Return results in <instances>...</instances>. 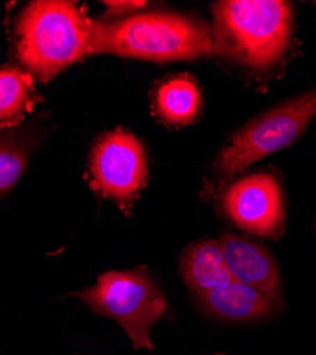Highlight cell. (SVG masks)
Returning a JSON list of instances; mask_svg holds the SVG:
<instances>
[{
  "label": "cell",
  "mask_w": 316,
  "mask_h": 355,
  "mask_svg": "<svg viewBox=\"0 0 316 355\" xmlns=\"http://www.w3.org/2000/svg\"><path fill=\"white\" fill-rule=\"evenodd\" d=\"M218 243L233 280L264 293L281 307L282 283L271 253L261 245L229 233L224 234Z\"/></svg>",
  "instance_id": "obj_8"
},
{
  "label": "cell",
  "mask_w": 316,
  "mask_h": 355,
  "mask_svg": "<svg viewBox=\"0 0 316 355\" xmlns=\"http://www.w3.org/2000/svg\"><path fill=\"white\" fill-rule=\"evenodd\" d=\"M195 299L207 314L226 322L258 321L279 309L264 293L235 280L215 290L198 293Z\"/></svg>",
  "instance_id": "obj_9"
},
{
  "label": "cell",
  "mask_w": 316,
  "mask_h": 355,
  "mask_svg": "<svg viewBox=\"0 0 316 355\" xmlns=\"http://www.w3.org/2000/svg\"><path fill=\"white\" fill-rule=\"evenodd\" d=\"M215 355H221V354H215Z\"/></svg>",
  "instance_id": "obj_15"
},
{
  "label": "cell",
  "mask_w": 316,
  "mask_h": 355,
  "mask_svg": "<svg viewBox=\"0 0 316 355\" xmlns=\"http://www.w3.org/2000/svg\"><path fill=\"white\" fill-rule=\"evenodd\" d=\"M42 138L43 127L38 123L17 128L0 127V196L10 192L19 182Z\"/></svg>",
  "instance_id": "obj_11"
},
{
  "label": "cell",
  "mask_w": 316,
  "mask_h": 355,
  "mask_svg": "<svg viewBox=\"0 0 316 355\" xmlns=\"http://www.w3.org/2000/svg\"><path fill=\"white\" fill-rule=\"evenodd\" d=\"M222 209L242 230L278 239L285 229V203L279 182L269 173H253L222 195Z\"/></svg>",
  "instance_id": "obj_7"
},
{
  "label": "cell",
  "mask_w": 316,
  "mask_h": 355,
  "mask_svg": "<svg viewBox=\"0 0 316 355\" xmlns=\"http://www.w3.org/2000/svg\"><path fill=\"white\" fill-rule=\"evenodd\" d=\"M92 19L74 2L36 0L17 16L15 51L23 70L42 83L90 54Z\"/></svg>",
  "instance_id": "obj_2"
},
{
  "label": "cell",
  "mask_w": 316,
  "mask_h": 355,
  "mask_svg": "<svg viewBox=\"0 0 316 355\" xmlns=\"http://www.w3.org/2000/svg\"><path fill=\"white\" fill-rule=\"evenodd\" d=\"M90 35V54L178 62L213 53V35L207 24L176 13H140L116 21L92 19Z\"/></svg>",
  "instance_id": "obj_1"
},
{
  "label": "cell",
  "mask_w": 316,
  "mask_h": 355,
  "mask_svg": "<svg viewBox=\"0 0 316 355\" xmlns=\"http://www.w3.org/2000/svg\"><path fill=\"white\" fill-rule=\"evenodd\" d=\"M40 97L33 77L15 66L0 67V127L17 128Z\"/></svg>",
  "instance_id": "obj_13"
},
{
  "label": "cell",
  "mask_w": 316,
  "mask_h": 355,
  "mask_svg": "<svg viewBox=\"0 0 316 355\" xmlns=\"http://www.w3.org/2000/svg\"><path fill=\"white\" fill-rule=\"evenodd\" d=\"M154 107L160 120L168 125H187L198 116L203 97L197 81L188 74L172 76L156 90Z\"/></svg>",
  "instance_id": "obj_12"
},
{
  "label": "cell",
  "mask_w": 316,
  "mask_h": 355,
  "mask_svg": "<svg viewBox=\"0 0 316 355\" xmlns=\"http://www.w3.org/2000/svg\"><path fill=\"white\" fill-rule=\"evenodd\" d=\"M92 188L128 211L147 182V158L142 144L117 128L103 134L90 154Z\"/></svg>",
  "instance_id": "obj_6"
},
{
  "label": "cell",
  "mask_w": 316,
  "mask_h": 355,
  "mask_svg": "<svg viewBox=\"0 0 316 355\" xmlns=\"http://www.w3.org/2000/svg\"><path fill=\"white\" fill-rule=\"evenodd\" d=\"M180 270L184 283L195 294L215 290L233 280L218 241L190 245L181 254Z\"/></svg>",
  "instance_id": "obj_10"
},
{
  "label": "cell",
  "mask_w": 316,
  "mask_h": 355,
  "mask_svg": "<svg viewBox=\"0 0 316 355\" xmlns=\"http://www.w3.org/2000/svg\"><path fill=\"white\" fill-rule=\"evenodd\" d=\"M316 114V88L286 101L242 127L215 161V175L233 176L255 161L292 144Z\"/></svg>",
  "instance_id": "obj_5"
},
{
  "label": "cell",
  "mask_w": 316,
  "mask_h": 355,
  "mask_svg": "<svg viewBox=\"0 0 316 355\" xmlns=\"http://www.w3.org/2000/svg\"><path fill=\"white\" fill-rule=\"evenodd\" d=\"M108 17L127 16L134 10L146 6V2H104Z\"/></svg>",
  "instance_id": "obj_14"
},
{
  "label": "cell",
  "mask_w": 316,
  "mask_h": 355,
  "mask_svg": "<svg viewBox=\"0 0 316 355\" xmlns=\"http://www.w3.org/2000/svg\"><path fill=\"white\" fill-rule=\"evenodd\" d=\"M93 313L119 322L135 349H154L151 330L167 311V300L146 268L107 272L76 293Z\"/></svg>",
  "instance_id": "obj_4"
},
{
  "label": "cell",
  "mask_w": 316,
  "mask_h": 355,
  "mask_svg": "<svg viewBox=\"0 0 316 355\" xmlns=\"http://www.w3.org/2000/svg\"><path fill=\"white\" fill-rule=\"evenodd\" d=\"M213 53L249 70L276 66L288 50L294 12L281 0H225L213 6Z\"/></svg>",
  "instance_id": "obj_3"
}]
</instances>
